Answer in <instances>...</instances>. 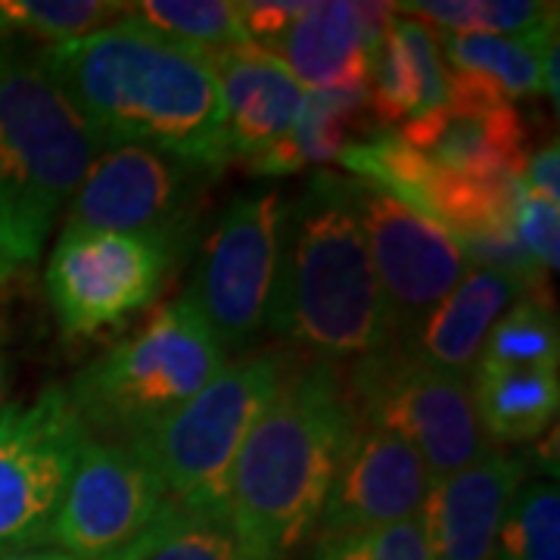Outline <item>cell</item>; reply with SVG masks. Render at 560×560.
I'll return each instance as SVG.
<instances>
[{"label":"cell","instance_id":"cell-4","mask_svg":"<svg viewBox=\"0 0 560 560\" xmlns=\"http://www.w3.org/2000/svg\"><path fill=\"white\" fill-rule=\"evenodd\" d=\"M97 143L32 40L0 35V219L35 261L50 224L97 160Z\"/></svg>","mask_w":560,"mask_h":560},{"label":"cell","instance_id":"cell-8","mask_svg":"<svg viewBox=\"0 0 560 560\" xmlns=\"http://www.w3.org/2000/svg\"><path fill=\"white\" fill-rule=\"evenodd\" d=\"M91 440L66 386H44L32 405H10L0 420V558L38 551L81 445Z\"/></svg>","mask_w":560,"mask_h":560},{"label":"cell","instance_id":"cell-39","mask_svg":"<svg viewBox=\"0 0 560 560\" xmlns=\"http://www.w3.org/2000/svg\"><path fill=\"white\" fill-rule=\"evenodd\" d=\"M0 381H3V371H0ZM0 389H3V386H0Z\"/></svg>","mask_w":560,"mask_h":560},{"label":"cell","instance_id":"cell-2","mask_svg":"<svg viewBox=\"0 0 560 560\" xmlns=\"http://www.w3.org/2000/svg\"><path fill=\"white\" fill-rule=\"evenodd\" d=\"M355 405L340 364L293 361L231 467L224 514L249 560H283L315 533Z\"/></svg>","mask_w":560,"mask_h":560},{"label":"cell","instance_id":"cell-34","mask_svg":"<svg viewBox=\"0 0 560 560\" xmlns=\"http://www.w3.org/2000/svg\"><path fill=\"white\" fill-rule=\"evenodd\" d=\"M25 261H22L20 249H16V243L10 237V231H7V224L0 219V283L10 278L16 268H22Z\"/></svg>","mask_w":560,"mask_h":560},{"label":"cell","instance_id":"cell-29","mask_svg":"<svg viewBox=\"0 0 560 560\" xmlns=\"http://www.w3.org/2000/svg\"><path fill=\"white\" fill-rule=\"evenodd\" d=\"M312 560H430L423 521L393 523L381 529L318 536Z\"/></svg>","mask_w":560,"mask_h":560},{"label":"cell","instance_id":"cell-14","mask_svg":"<svg viewBox=\"0 0 560 560\" xmlns=\"http://www.w3.org/2000/svg\"><path fill=\"white\" fill-rule=\"evenodd\" d=\"M448 103L396 128L430 165L460 178H521L526 125L499 88L474 72L448 69Z\"/></svg>","mask_w":560,"mask_h":560},{"label":"cell","instance_id":"cell-16","mask_svg":"<svg viewBox=\"0 0 560 560\" xmlns=\"http://www.w3.org/2000/svg\"><path fill=\"white\" fill-rule=\"evenodd\" d=\"M389 20L393 3H305L300 20L261 50L305 91H368Z\"/></svg>","mask_w":560,"mask_h":560},{"label":"cell","instance_id":"cell-9","mask_svg":"<svg viewBox=\"0 0 560 560\" xmlns=\"http://www.w3.org/2000/svg\"><path fill=\"white\" fill-rule=\"evenodd\" d=\"M212 178L215 175L200 165L153 147H113L84 172L66 202L69 212L62 228L138 234L184 253Z\"/></svg>","mask_w":560,"mask_h":560},{"label":"cell","instance_id":"cell-19","mask_svg":"<svg viewBox=\"0 0 560 560\" xmlns=\"http://www.w3.org/2000/svg\"><path fill=\"white\" fill-rule=\"evenodd\" d=\"M523 293L529 290L514 278L470 265L448 296L393 342L430 368L470 377L489 330Z\"/></svg>","mask_w":560,"mask_h":560},{"label":"cell","instance_id":"cell-1","mask_svg":"<svg viewBox=\"0 0 560 560\" xmlns=\"http://www.w3.org/2000/svg\"><path fill=\"white\" fill-rule=\"evenodd\" d=\"M40 62L97 150L153 147L212 175L231 162L219 79L202 50L121 16L84 38L40 47Z\"/></svg>","mask_w":560,"mask_h":560},{"label":"cell","instance_id":"cell-11","mask_svg":"<svg viewBox=\"0 0 560 560\" xmlns=\"http://www.w3.org/2000/svg\"><path fill=\"white\" fill-rule=\"evenodd\" d=\"M178 249L138 234L62 228L44 287L69 340L94 337L156 302Z\"/></svg>","mask_w":560,"mask_h":560},{"label":"cell","instance_id":"cell-13","mask_svg":"<svg viewBox=\"0 0 560 560\" xmlns=\"http://www.w3.org/2000/svg\"><path fill=\"white\" fill-rule=\"evenodd\" d=\"M168 504L156 474L125 442L81 445L50 541L79 560H103L140 539Z\"/></svg>","mask_w":560,"mask_h":560},{"label":"cell","instance_id":"cell-24","mask_svg":"<svg viewBox=\"0 0 560 560\" xmlns=\"http://www.w3.org/2000/svg\"><path fill=\"white\" fill-rule=\"evenodd\" d=\"M131 560H249L224 508L165 504L153 526L128 545Z\"/></svg>","mask_w":560,"mask_h":560},{"label":"cell","instance_id":"cell-25","mask_svg":"<svg viewBox=\"0 0 560 560\" xmlns=\"http://www.w3.org/2000/svg\"><path fill=\"white\" fill-rule=\"evenodd\" d=\"M401 16L433 22L440 32L460 35H504V38H533L558 32V3L539 0H418L393 3Z\"/></svg>","mask_w":560,"mask_h":560},{"label":"cell","instance_id":"cell-20","mask_svg":"<svg viewBox=\"0 0 560 560\" xmlns=\"http://www.w3.org/2000/svg\"><path fill=\"white\" fill-rule=\"evenodd\" d=\"M368 113V91H305L300 116L283 140L246 162V168L253 175L278 178L337 160L352 143V131Z\"/></svg>","mask_w":560,"mask_h":560},{"label":"cell","instance_id":"cell-12","mask_svg":"<svg viewBox=\"0 0 560 560\" xmlns=\"http://www.w3.org/2000/svg\"><path fill=\"white\" fill-rule=\"evenodd\" d=\"M361 234L381 283L393 340L411 330L470 268L433 221L361 178H349Z\"/></svg>","mask_w":560,"mask_h":560},{"label":"cell","instance_id":"cell-32","mask_svg":"<svg viewBox=\"0 0 560 560\" xmlns=\"http://www.w3.org/2000/svg\"><path fill=\"white\" fill-rule=\"evenodd\" d=\"M514 237L541 271H558L560 261V202L533 194L517 180L514 194Z\"/></svg>","mask_w":560,"mask_h":560},{"label":"cell","instance_id":"cell-15","mask_svg":"<svg viewBox=\"0 0 560 560\" xmlns=\"http://www.w3.org/2000/svg\"><path fill=\"white\" fill-rule=\"evenodd\" d=\"M433 477L399 436L368 423L355 411L334 486L318 521V536H346L420 517Z\"/></svg>","mask_w":560,"mask_h":560},{"label":"cell","instance_id":"cell-37","mask_svg":"<svg viewBox=\"0 0 560 560\" xmlns=\"http://www.w3.org/2000/svg\"><path fill=\"white\" fill-rule=\"evenodd\" d=\"M103 560H131V555H128V548H121V551H116V555H109V558Z\"/></svg>","mask_w":560,"mask_h":560},{"label":"cell","instance_id":"cell-7","mask_svg":"<svg viewBox=\"0 0 560 560\" xmlns=\"http://www.w3.org/2000/svg\"><path fill=\"white\" fill-rule=\"evenodd\" d=\"M346 386L359 418L408 442L433 480L492 448L477 420L470 377L430 368L396 342L352 361Z\"/></svg>","mask_w":560,"mask_h":560},{"label":"cell","instance_id":"cell-26","mask_svg":"<svg viewBox=\"0 0 560 560\" xmlns=\"http://www.w3.org/2000/svg\"><path fill=\"white\" fill-rule=\"evenodd\" d=\"M128 16L160 32L162 38L212 54L249 44L237 3L224 0H143L128 3Z\"/></svg>","mask_w":560,"mask_h":560},{"label":"cell","instance_id":"cell-30","mask_svg":"<svg viewBox=\"0 0 560 560\" xmlns=\"http://www.w3.org/2000/svg\"><path fill=\"white\" fill-rule=\"evenodd\" d=\"M368 109L381 125H399L401 119L408 121L418 109V79H415V69L401 50L393 25L386 28L381 54L374 60V69H371Z\"/></svg>","mask_w":560,"mask_h":560},{"label":"cell","instance_id":"cell-17","mask_svg":"<svg viewBox=\"0 0 560 560\" xmlns=\"http://www.w3.org/2000/svg\"><path fill=\"white\" fill-rule=\"evenodd\" d=\"M526 474L529 460L489 448L470 467L433 480L420 511L430 560H492L501 517Z\"/></svg>","mask_w":560,"mask_h":560},{"label":"cell","instance_id":"cell-21","mask_svg":"<svg viewBox=\"0 0 560 560\" xmlns=\"http://www.w3.org/2000/svg\"><path fill=\"white\" fill-rule=\"evenodd\" d=\"M470 393L486 440L533 442L558 418V371H474Z\"/></svg>","mask_w":560,"mask_h":560},{"label":"cell","instance_id":"cell-38","mask_svg":"<svg viewBox=\"0 0 560 560\" xmlns=\"http://www.w3.org/2000/svg\"><path fill=\"white\" fill-rule=\"evenodd\" d=\"M7 408H10V405H7V401L0 399V420H3V415H7Z\"/></svg>","mask_w":560,"mask_h":560},{"label":"cell","instance_id":"cell-3","mask_svg":"<svg viewBox=\"0 0 560 560\" xmlns=\"http://www.w3.org/2000/svg\"><path fill=\"white\" fill-rule=\"evenodd\" d=\"M268 330L334 364L393 342L349 178L318 172L283 202Z\"/></svg>","mask_w":560,"mask_h":560},{"label":"cell","instance_id":"cell-10","mask_svg":"<svg viewBox=\"0 0 560 560\" xmlns=\"http://www.w3.org/2000/svg\"><path fill=\"white\" fill-rule=\"evenodd\" d=\"M280 219L278 190H249L228 202L215 231L206 237L187 296L212 327L224 355L246 352L268 330Z\"/></svg>","mask_w":560,"mask_h":560},{"label":"cell","instance_id":"cell-31","mask_svg":"<svg viewBox=\"0 0 560 560\" xmlns=\"http://www.w3.org/2000/svg\"><path fill=\"white\" fill-rule=\"evenodd\" d=\"M389 25H393L405 57L415 69V79H418V109H415L411 119L430 116V113H436L448 103V91H452L448 66L442 60L436 32L430 25H423V22L411 20V16H401L396 10H393Z\"/></svg>","mask_w":560,"mask_h":560},{"label":"cell","instance_id":"cell-18","mask_svg":"<svg viewBox=\"0 0 560 560\" xmlns=\"http://www.w3.org/2000/svg\"><path fill=\"white\" fill-rule=\"evenodd\" d=\"M221 88L231 160L253 162L283 140L305 103V88L256 44L206 54Z\"/></svg>","mask_w":560,"mask_h":560},{"label":"cell","instance_id":"cell-5","mask_svg":"<svg viewBox=\"0 0 560 560\" xmlns=\"http://www.w3.org/2000/svg\"><path fill=\"white\" fill-rule=\"evenodd\" d=\"M228 364L200 308L184 293L165 302L135 337L116 342L66 389L88 433L138 440Z\"/></svg>","mask_w":560,"mask_h":560},{"label":"cell","instance_id":"cell-23","mask_svg":"<svg viewBox=\"0 0 560 560\" xmlns=\"http://www.w3.org/2000/svg\"><path fill=\"white\" fill-rule=\"evenodd\" d=\"M560 330L545 290H529L489 330L474 371H558Z\"/></svg>","mask_w":560,"mask_h":560},{"label":"cell","instance_id":"cell-6","mask_svg":"<svg viewBox=\"0 0 560 560\" xmlns=\"http://www.w3.org/2000/svg\"><path fill=\"white\" fill-rule=\"evenodd\" d=\"M293 361L287 349L228 361L194 399L125 445L156 474L172 504L224 508L231 467Z\"/></svg>","mask_w":560,"mask_h":560},{"label":"cell","instance_id":"cell-27","mask_svg":"<svg viewBox=\"0 0 560 560\" xmlns=\"http://www.w3.org/2000/svg\"><path fill=\"white\" fill-rule=\"evenodd\" d=\"M492 560H560L558 482H523L514 492L501 517Z\"/></svg>","mask_w":560,"mask_h":560},{"label":"cell","instance_id":"cell-36","mask_svg":"<svg viewBox=\"0 0 560 560\" xmlns=\"http://www.w3.org/2000/svg\"><path fill=\"white\" fill-rule=\"evenodd\" d=\"M0 560H79L66 555L60 548H38V551H20V555H3Z\"/></svg>","mask_w":560,"mask_h":560},{"label":"cell","instance_id":"cell-33","mask_svg":"<svg viewBox=\"0 0 560 560\" xmlns=\"http://www.w3.org/2000/svg\"><path fill=\"white\" fill-rule=\"evenodd\" d=\"M523 187H529L533 194H539L545 200H560V153L558 140H548L536 153H529L523 162L521 178Z\"/></svg>","mask_w":560,"mask_h":560},{"label":"cell","instance_id":"cell-22","mask_svg":"<svg viewBox=\"0 0 560 560\" xmlns=\"http://www.w3.org/2000/svg\"><path fill=\"white\" fill-rule=\"evenodd\" d=\"M442 60L455 72H474L489 79L508 101L541 94V57L555 35L533 38H504V35H460V32H436Z\"/></svg>","mask_w":560,"mask_h":560},{"label":"cell","instance_id":"cell-28","mask_svg":"<svg viewBox=\"0 0 560 560\" xmlns=\"http://www.w3.org/2000/svg\"><path fill=\"white\" fill-rule=\"evenodd\" d=\"M128 16V3L109 0H0V35L54 44L84 38L106 22Z\"/></svg>","mask_w":560,"mask_h":560},{"label":"cell","instance_id":"cell-35","mask_svg":"<svg viewBox=\"0 0 560 560\" xmlns=\"http://www.w3.org/2000/svg\"><path fill=\"white\" fill-rule=\"evenodd\" d=\"M541 94H548L551 103L558 106L560 88H558V44L548 47V54L541 57Z\"/></svg>","mask_w":560,"mask_h":560}]
</instances>
